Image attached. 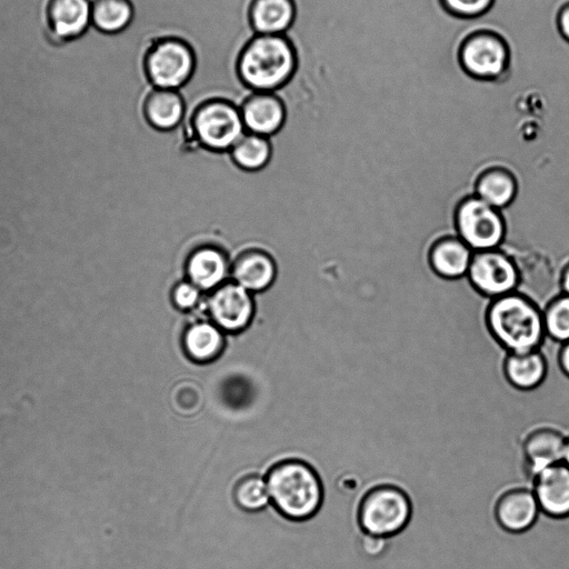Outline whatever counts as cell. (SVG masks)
<instances>
[{
	"instance_id": "cell-20",
	"label": "cell",
	"mask_w": 569,
	"mask_h": 569,
	"mask_svg": "<svg viewBox=\"0 0 569 569\" xmlns=\"http://www.w3.org/2000/svg\"><path fill=\"white\" fill-rule=\"evenodd\" d=\"M274 276V262L262 251H249L242 254L233 267V281L250 292L268 288Z\"/></svg>"
},
{
	"instance_id": "cell-31",
	"label": "cell",
	"mask_w": 569,
	"mask_h": 569,
	"mask_svg": "<svg viewBox=\"0 0 569 569\" xmlns=\"http://www.w3.org/2000/svg\"><path fill=\"white\" fill-rule=\"evenodd\" d=\"M556 27L561 38L569 43V0L565 1L558 9Z\"/></svg>"
},
{
	"instance_id": "cell-6",
	"label": "cell",
	"mask_w": 569,
	"mask_h": 569,
	"mask_svg": "<svg viewBox=\"0 0 569 569\" xmlns=\"http://www.w3.org/2000/svg\"><path fill=\"white\" fill-rule=\"evenodd\" d=\"M191 124L198 142L217 151L231 149L247 132L240 109L222 99L200 104L192 116Z\"/></svg>"
},
{
	"instance_id": "cell-9",
	"label": "cell",
	"mask_w": 569,
	"mask_h": 569,
	"mask_svg": "<svg viewBox=\"0 0 569 569\" xmlns=\"http://www.w3.org/2000/svg\"><path fill=\"white\" fill-rule=\"evenodd\" d=\"M468 276L475 288L489 297L509 295L519 282V271L513 261L503 252L495 250L475 253Z\"/></svg>"
},
{
	"instance_id": "cell-26",
	"label": "cell",
	"mask_w": 569,
	"mask_h": 569,
	"mask_svg": "<svg viewBox=\"0 0 569 569\" xmlns=\"http://www.w3.org/2000/svg\"><path fill=\"white\" fill-rule=\"evenodd\" d=\"M233 499L246 511H259L269 502L267 482L259 476L248 475L239 479L233 488Z\"/></svg>"
},
{
	"instance_id": "cell-11",
	"label": "cell",
	"mask_w": 569,
	"mask_h": 569,
	"mask_svg": "<svg viewBox=\"0 0 569 569\" xmlns=\"http://www.w3.org/2000/svg\"><path fill=\"white\" fill-rule=\"evenodd\" d=\"M240 112L248 132L268 138L281 129L286 119L284 106L274 92H253L242 103Z\"/></svg>"
},
{
	"instance_id": "cell-17",
	"label": "cell",
	"mask_w": 569,
	"mask_h": 569,
	"mask_svg": "<svg viewBox=\"0 0 569 569\" xmlns=\"http://www.w3.org/2000/svg\"><path fill=\"white\" fill-rule=\"evenodd\" d=\"M182 347L190 360L210 362L219 357L224 347L222 330L212 321L193 322L183 332Z\"/></svg>"
},
{
	"instance_id": "cell-16",
	"label": "cell",
	"mask_w": 569,
	"mask_h": 569,
	"mask_svg": "<svg viewBox=\"0 0 569 569\" xmlns=\"http://www.w3.org/2000/svg\"><path fill=\"white\" fill-rule=\"evenodd\" d=\"M566 441L551 429H538L528 436L523 449L529 470L535 478L546 468L563 462Z\"/></svg>"
},
{
	"instance_id": "cell-30",
	"label": "cell",
	"mask_w": 569,
	"mask_h": 569,
	"mask_svg": "<svg viewBox=\"0 0 569 569\" xmlns=\"http://www.w3.org/2000/svg\"><path fill=\"white\" fill-rule=\"evenodd\" d=\"M361 552L369 558L380 557L387 548V537L375 536L361 530L358 537Z\"/></svg>"
},
{
	"instance_id": "cell-7",
	"label": "cell",
	"mask_w": 569,
	"mask_h": 569,
	"mask_svg": "<svg viewBox=\"0 0 569 569\" xmlns=\"http://www.w3.org/2000/svg\"><path fill=\"white\" fill-rule=\"evenodd\" d=\"M456 223L462 241L478 251L499 246L506 232L501 214L479 197L467 198L459 204Z\"/></svg>"
},
{
	"instance_id": "cell-5",
	"label": "cell",
	"mask_w": 569,
	"mask_h": 569,
	"mask_svg": "<svg viewBox=\"0 0 569 569\" xmlns=\"http://www.w3.org/2000/svg\"><path fill=\"white\" fill-rule=\"evenodd\" d=\"M411 505L406 493L392 486H379L368 491L358 509L362 531L390 537L408 522Z\"/></svg>"
},
{
	"instance_id": "cell-13",
	"label": "cell",
	"mask_w": 569,
	"mask_h": 569,
	"mask_svg": "<svg viewBox=\"0 0 569 569\" xmlns=\"http://www.w3.org/2000/svg\"><path fill=\"white\" fill-rule=\"evenodd\" d=\"M47 19L52 34L61 40L81 36L91 22L89 0H49Z\"/></svg>"
},
{
	"instance_id": "cell-14",
	"label": "cell",
	"mask_w": 569,
	"mask_h": 569,
	"mask_svg": "<svg viewBox=\"0 0 569 569\" xmlns=\"http://www.w3.org/2000/svg\"><path fill=\"white\" fill-rule=\"evenodd\" d=\"M539 510L532 490L516 489L499 499L496 516L505 529L517 532L528 529L535 522Z\"/></svg>"
},
{
	"instance_id": "cell-29",
	"label": "cell",
	"mask_w": 569,
	"mask_h": 569,
	"mask_svg": "<svg viewBox=\"0 0 569 569\" xmlns=\"http://www.w3.org/2000/svg\"><path fill=\"white\" fill-rule=\"evenodd\" d=\"M201 290L192 282L182 281L173 290V302L182 310L194 308L201 298Z\"/></svg>"
},
{
	"instance_id": "cell-34",
	"label": "cell",
	"mask_w": 569,
	"mask_h": 569,
	"mask_svg": "<svg viewBox=\"0 0 569 569\" xmlns=\"http://www.w3.org/2000/svg\"><path fill=\"white\" fill-rule=\"evenodd\" d=\"M563 463H566L569 467V439L566 441Z\"/></svg>"
},
{
	"instance_id": "cell-10",
	"label": "cell",
	"mask_w": 569,
	"mask_h": 569,
	"mask_svg": "<svg viewBox=\"0 0 569 569\" xmlns=\"http://www.w3.org/2000/svg\"><path fill=\"white\" fill-rule=\"evenodd\" d=\"M212 322L222 331L238 332L244 329L253 315L251 292L234 281L212 290L208 299Z\"/></svg>"
},
{
	"instance_id": "cell-23",
	"label": "cell",
	"mask_w": 569,
	"mask_h": 569,
	"mask_svg": "<svg viewBox=\"0 0 569 569\" xmlns=\"http://www.w3.org/2000/svg\"><path fill=\"white\" fill-rule=\"evenodd\" d=\"M133 18L130 0H92L91 23L103 34H116L129 27Z\"/></svg>"
},
{
	"instance_id": "cell-22",
	"label": "cell",
	"mask_w": 569,
	"mask_h": 569,
	"mask_svg": "<svg viewBox=\"0 0 569 569\" xmlns=\"http://www.w3.org/2000/svg\"><path fill=\"white\" fill-rule=\"evenodd\" d=\"M505 372L515 387L532 389L542 381L546 362L538 350L528 353L509 352L505 362Z\"/></svg>"
},
{
	"instance_id": "cell-27",
	"label": "cell",
	"mask_w": 569,
	"mask_h": 569,
	"mask_svg": "<svg viewBox=\"0 0 569 569\" xmlns=\"http://www.w3.org/2000/svg\"><path fill=\"white\" fill-rule=\"evenodd\" d=\"M546 333L559 341H569V296L558 298L547 308L545 318Z\"/></svg>"
},
{
	"instance_id": "cell-12",
	"label": "cell",
	"mask_w": 569,
	"mask_h": 569,
	"mask_svg": "<svg viewBox=\"0 0 569 569\" xmlns=\"http://www.w3.org/2000/svg\"><path fill=\"white\" fill-rule=\"evenodd\" d=\"M533 492L543 512L553 517L569 515V467L561 462L542 470L535 478Z\"/></svg>"
},
{
	"instance_id": "cell-8",
	"label": "cell",
	"mask_w": 569,
	"mask_h": 569,
	"mask_svg": "<svg viewBox=\"0 0 569 569\" xmlns=\"http://www.w3.org/2000/svg\"><path fill=\"white\" fill-rule=\"evenodd\" d=\"M194 56L182 40L167 38L156 43L146 58V70L157 89L178 90L191 77Z\"/></svg>"
},
{
	"instance_id": "cell-32",
	"label": "cell",
	"mask_w": 569,
	"mask_h": 569,
	"mask_svg": "<svg viewBox=\"0 0 569 569\" xmlns=\"http://www.w3.org/2000/svg\"><path fill=\"white\" fill-rule=\"evenodd\" d=\"M559 360L561 368L569 376V341L563 343L560 351Z\"/></svg>"
},
{
	"instance_id": "cell-21",
	"label": "cell",
	"mask_w": 569,
	"mask_h": 569,
	"mask_svg": "<svg viewBox=\"0 0 569 569\" xmlns=\"http://www.w3.org/2000/svg\"><path fill=\"white\" fill-rule=\"evenodd\" d=\"M470 248L461 240L443 239L430 251L432 269L441 277L457 279L468 273L471 262Z\"/></svg>"
},
{
	"instance_id": "cell-4",
	"label": "cell",
	"mask_w": 569,
	"mask_h": 569,
	"mask_svg": "<svg viewBox=\"0 0 569 569\" xmlns=\"http://www.w3.org/2000/svg\"><path fill=\"white\" fill-rule=\"evenodd\" d=\"M460 68L479 81H499L510 70V46L499 32L488 28L472 30L457 49Z\"/></svg>"
},
{
	"instance_id": "cell-24",
	"label": "cell",
	"mask_w": 569,
	"mask_h": 569,
	"mask_svg": "<svg viewBox=\"0 0 569 569\" xmlns=\"http://www.w3.org/2000/svg\"><path fill=\"white\" fill-rule=\"evenodd\" d=\"M476 191L485 202L495 209H501L510 206L517 193V184L509 172L496 169L479 178Z\"/></svg>"
},
{
	"instance_id": "cell-2",
	"label": "cell",
	"mask_w": 569,
	"mask_h": 569,
	"mask_svg": "<svg viewBox=\"0 0 569 569\" xmlns=\"http://www.w3.org/2000/svg\"><path fill=\"white\" fill-rule=\"evenodd\" d=\"M296 51L284 33L256 34L243 48L238 71L254 92H273L286 83L296 68Z\"/></svg>"
},
{
	"instance_id": "cell-3",
	"label": "cell",
	"mask_w": 569,
	"mask_h": 569,
	"mask_svg": "<svg viewBox=\"0 0 569 569\" xmlns=\"http://www.w3.org/2000/svg\"><path fill=\"white\" fill-rule=\"evenodd\" d=\"M487 323L497 341L515 353L538 350L546 333L537 307L518 295L509 293L491 303Z\"/></svg>"
},
{
	"instance_id": "cell-18",
	"label": "cell",
	"mask_w": 569,
	"mask_h": 569,
	"mask_svg": "<svg viewBox=\"0 0 569 569\" xmlns=\"http://www.w3.org/2000/svg\"><path fill=\"white\" fill-rule=\"evenodd\" d=\"M184 100L179 90L154 89L144 102V116L157 130L169 131L183 120Z\"/></svg>"
},
{
	"instance_id": "cell-1",
	"label": "cell",
	"mask_w": 569,
	"mask_h": 569,
	"mask_svg": "<svg viewBox=\"0 0 569 569\" xmlns=\"http://www.w3.org/2000/svg\"><path fill=\"white\" fill-rule=\"evenodd\" d=\"M266 482L271 503L288 519H309L322 505L321 480L316 470L302 460L287 459L273 465Z\"/></svg>"
},
{
	"instance_id": "cell-15",
	"label": "cell",
	"mask_w": 569,
	"mask_h": 569,
	"mask_svg": "<svg viewBox=\"0 0 569 569\" xmlns=\"http://www.w3.org/2000/svg\"><path fill=\"white\" fill-rule=\"evenodd\" d=\"M228 269L226 256L213 247L199 248L190 254L187 262L188 279L201 291H212L224 283Z\"/></svg>"
},
{
	"instance_id": "cell-19",
	"label": "cell",
	"mask_w": 569,
	"mask_h": 569,
	"mask_svg": "<svg viewBox=\"0 0 569 569\" xmlns=\"http://www.w3.org/2000/svg\"><path fill=\"white\" fill-rule=\"evenodd\" d=\"M295 13L292 0H253L250 21L257 34H281L291 26Z\"/></svg>"
},
{
	"instance_id": "cell-25",
	"label": "cell",
	"mask_w": 569,
	"mask_h": 569,
	"mask_svg": "<svg viewBox=\"0 0 569 569\" xmlns=\"http://www.w3.org/2000/svg\"><path fill=\"white\" fill-rule=\"evenodd\" d=\"M234 162L246 170H258L267 164L271 154L268 137L246 132L231 148Z\"/></svg>"
},
{
	"instance_id": "cell-33",
	"label": "cell",
	"mask_w": 569,
	"mask_h": 569,
	"mask_svg": "<svg viewBox=\"0 0 569 569\" xmlns=\"http://www.w3.org/2000/svg\"><path fill=\"white\" fill-rule=\"evenodd\" d=\"M562 288L569 296V268L566 269L562 278Z\"/></svg>"
},
{
	"instance_id": "cell-28",
	"label": "cell",
	"mask_w": 569,
	"mask_h": 569,
	"mask_svg": "<svg viewBox=\"0 0 569 569\" xmlns=\"http://www.w3.org/2000/svg\"><path fill=\"white\" fill-rule=\"evenodd\" d=\"M496 0H439L442 9L459 19H475L487 13Z\"/></svg>"
}]
</instances>
